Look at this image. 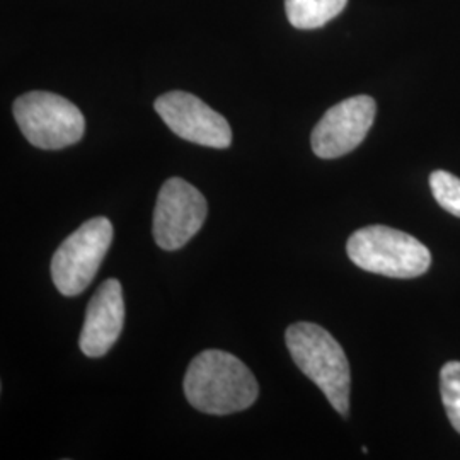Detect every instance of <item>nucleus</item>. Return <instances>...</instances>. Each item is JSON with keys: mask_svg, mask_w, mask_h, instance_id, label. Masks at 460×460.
Listing matches in <instances>:
<instances>
[{"mask_svg": "<svg viewBox=\"0 0 460 460\" xmlns=\"http://www.w3.org/2000/svg\"><path fill=\"white\" fill-rule=\"evenodd\" d=\"M182 389L195 410L214 416L244 411L260 394L258 380L246 363L222 349L197 355L188 367Z\"/></svg>", "mask_w": 460, "mask_h": 460, "instance_id": "obj_1", "label": "nucleus"}, {"mask_svg": "<svg viewBox=\"0 0 460 460\" xmlns=\"http://www.w3.org/2000/svg\"><path fill=\"white\" fill-rule=\"evenodd\" d=\"M285 343L296 367L328 397L331 406L348 418L351 374L345 349L328 331L313 323H296Z\"/></svg>", "mask_w": 460, "mask_h": 460, "instance_id": "obj_2", "label": "nucleus"}, {"mask_svg": "<svg viewBox=\"0 0 460 460\" xmlns=\"http://www.w3.org/2000/svg\"><path fill=\"white\" fill-rule=\"evenodd\" d=\"M346 252L358 268L389 279L421 277L431 264V252L423 243L385 226H368L353 232Z\"/></svg>", "mask_w": 460, "mask_h": 460, "instance_id": "obj_3", "label": "nucleus"}, {"mask_svg": "<svg viewBox=\"0 0 460 460\" xmlns=\"http://www.w3.org/2000/svg\"><path fill=\"white\" fill-rule=\"evenodd\" d=\"M13 113L26 140L43 150L70 147L81 142L85 132V118L81 110L53 93L33 91L19 96Z\"/></svg>", "mask_w": 460, "mask_h": 460, "instance_id": "obj_4", "label": "nucleus"}, {"mask_svg": "<svg viewBox=\"0 0 460 460\" xmlns=\"http://www.w3.org/2000/svg\"><path fill=\"white\" fill-rule=\"evenodd\" d=\"M113 224L106 217H96L60 244L51 260V279L62 296H79L89 287L113 243Z\"/></svg>", "mask_w": 460, "mask_h": 460, "instance_id": "obj_5", "label": "nucleus"}, {"mask_svg": "<svg viewBox=\"0 0 460 460\" xmlns=\"http://www.w3.org/2000/svg\"><path fill=\"white\" fill-rule=\"evenodd\" d=\"M208 214L205 197L193 184L171 178L163 184L154 210V241L164 251H178L201 229Z\"/></svg>", "mask_w": 460, "mask_h": 460, "instance_id": "obj_6", "label": "nucleus"}, {"mask_svg": "<svg viewBox=\"0 0 460 460\" xmlns=\"http://www.w3.org/2000/svg\"><path fill=\"white\" fill-rule=\"evenodd\" d=\"M154 108L171 132L188 142L212 148H227L232 144L229 121L190 93H165L155 99Z\"/></svg>", "mask_w": 460, "mask_h": 460, "instance_id": "obj_7", "label": "nucleus"}, {"mask_svg": "<svg viewBox=\"0 0 460 460\" xmlns=\"http://www.w3.org/2000/svg\"><path fill=\"white\" fill-rule=\"evenodd\" d=\"M377 104L370 96H353L329 108L311 135L314 154L338 159L358 147L372 128Z\"/></svg>", "mask_w": 460, "mask_h": 460, "instance_id": "obj_8", "label": "nucleus"}, {"mask_svg": "<svg viewBox=\"0 0 460 460\" xmlns=\"http://www.w3.org/2000/svg\"><path fill=\"white\" fill-rule=\"evenodd\" d=\"M125 324V300L121 283L116 279H106L99 285L91 298L79 346L89 358L104 357L121 334Z\"/></svg>", "mask_w": 460, "mask_h": 460, "instance_id": "obj_9", "label": "nucleus"}, {"mask_svg": "<svg viewBox=\"0 0 460 460\" xmlns=\"http://www.w3.org/2000/svg\"><path fill=\"white\" fill-rule=\"evenodd\" d=\"M348 0H285V13L296 30H317L341 14Z\"/></svg>", "mask_w": 460, "mask_h": 460, "instance_id": "obj_10", "label": "nucleus"}, {"mask_svg": "<svg viewBox=\"0 0 460 460\" xmlns=\"http://www.w3.org/2000/svg\"><path fill=\"white\" fill-rule=\"evenodd\" d=\"M440 393L447 416L460 433V362L445 363L440 372Z\"/></svg>", "mask_w": 460, "mask_h": 460, "instance_id": "obj_11", "label": "nucleus"}, {"mask_svg": "<svg viewBox=\"0 0 460 460\" xmlns=\"http://www.w3.org/2000/svg\"><path fill=\"white\" fill-rule=\"evenodd\" d=\"M429 188L438 205L460 218V178L447 171H435L429 176Z\"/></svg>", "mask_w": 460, "mask_h": 460, "instance_id": "obj_12", "label": "nucleus"}]
</instances>
